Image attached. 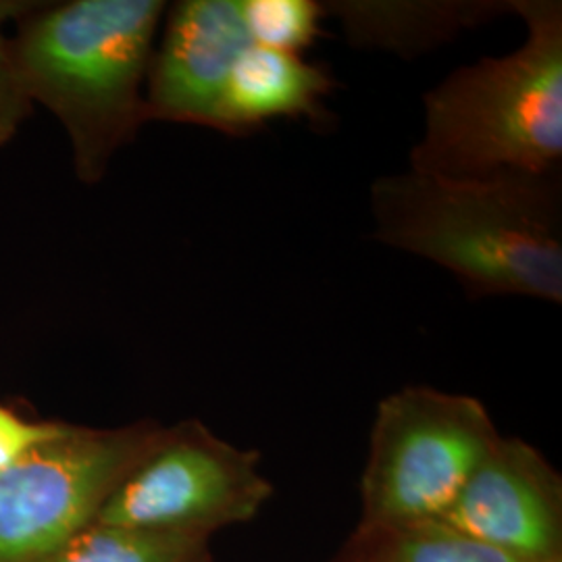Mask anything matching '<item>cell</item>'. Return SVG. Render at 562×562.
<instances>
[{
  "instance_id": "obj_1",
  "label": "cell",
  "mask_w": 562,
  "mask_h": 562,
  "mask_svg": "<svg viewBox=\"0 0 562 562\" xmlns=\"http://www.w3.org/2000/svg\"><path fill=\"white\" fill-rule=\"evenodd\" d=\"M369 204L375 240L442 267L469 299L562 304L561 176L406 169L375 178Z\"/></svg>"
},
{
  "instance_id": "obj_2",
  "label": "cell",
  "mask_w": 562,
  "mask_h": 562,
  "mask_svg": "<svg viewBox=\"0 0 562 562\" xmlns=\"http://www.w3.org/2000/svg\"><path fill=\"white\" fill-rule=\"evenodd\" d=\"M165 13L162 0H69L30 7L9 38L27 101L60 121L83 183H99L148 121L144 92Z\"/></svg>"
},
{
  "instance_id": "obj_3",
  "label": "cell",
  "mask_w": 562,
  "mask_h": 562,
  "mask_svg": "<svg viewBox=\"0 0 562 562\" xmlns=\"http://www.w3.org/2000/svg\"><path fill=\"white\" fill-rule=\"evenodd\" d=\"M521 46L462 65L423 94L413 171L442 178L561 176L562 2L510 0Z\"/></svg>"
},
{
  "instance_id": "obj_4",
  "label": "cell",
  "mask_w": 562,
  "mask_h": 562,
  "mask_svg": "<svg viewBox=\"0 0 562 562\" xmlns=\"http://www.w3.org/2000/svg\"><path fill=\"white\" fill-rule=\"evenodd\" d=\"M501 440L482 402L408 385L385 396L362 473L364 521L383 536L438 521Z\"/></svg>"
},
{
  "instance_id": "obj_5",
  "label": "cell",
  "mask_w": 562,
  "mask_h": 562,
  "mask_svg": "<svg viewBox=\"0 0 562 562\" xmlns=\"http://www.w3.org/2000/svg\"><path fill=\"white\" fill-rule=\"evenodd\" d=\"M167 427L65 425L55 440L0 473V562H44L88 525Z\"/></svg>"
},
{
  "instance_id": "obj_6",
  "label": "cell",
  "mask_w": 562,
  "mask_h": 562,
  "mask_svg": "<svg viewBox=\"0 0 562 562\" xmlns=\"http://www.w3.org/2000/svg\"><path fill=\"white\" fill-rule=\"evenodd\" d=\"M271 494L259 452L225 442L202 423H180L117 483L97 522L209 538L250 521Z\"/></svg>"
},
{
  "instance_id": "obj_7",
  "label": "cell",
  "mask_w": 562,
  "mask_h": 562,
  "mask_svg": "<svg viewBox=\"0 0 562 562\" xmlns=\"http://www.w3.org/2000/svg\"><path fill=\"white\" fill-rule=\"evenodd\" d=\"M559 473L522 440L501 438L438 519L522 562L561 557Z\"/></svg>"
},
{
  "instance_id": "obj_8",
  "label": "cell",
  "mask_w": 562,
  "mask_h": 562,
  "mask_svg": "<svg viewBox=\"0 0 562 562\" xmlns=\"http://www.w3.org/2000/svg\"><path fill=\"white\" fill-rule=\"evenodd\" d=\"M165 15L146 78L148 121L217 130L225 83L250 46L240 0H181Z\"/></svg>"
},
{
  "instance_id": "obj_9",
  "label": "cell",
  "mask_w": 562,
  "mask_h": 562,
  "mask_svg": "<svg viewBox=\"0 0 562 562\" xmlns=\"http://www.w3.org/2000/svg\"><path fill=\"white\" fill-rule=\"evenodd\" d=\"M336 80L301 55L250 44L223 90L217 132L240 136L267 121L317 117Z\"/></svg>"
},
{
  "instance_id": "obj_10",
  "label": "cell",
  "mask_w": 562,
  "mask_h": 562,
  "mask_svg": "<svg viewBox=\"0 0 562 562\" xmlns=\"http://www.w3.org/2000/svg\"><path fill=\"white\" fill-rule=\"evenodd\" d=\"M323 13L340 20L352 46L394 50L415 57L462 30L513 13L510 2H322Z\"/></svg>"
},
{
  "instance_id": "obj_11",
  "label": "cell",
  "mask_w": 562,
  "mask_h": 562,
  "mask_svg": "<svg viewBox=\"0 0 562 562\" xmlns=\"http://www.w3.org/2000/svg\"><path fill=\"white\" fill-rule=\"evenodd\" d=\"M44 562H213L206 536L92 522Z\"/></svg>"
},
{
  "instance_id": "obj_12",
  "label": "cell",
  "mask_w": 562,
  "mask_h": 562,
  "mask_svg": "<svg viewBox=\"0 0 562 562\" xmlns=\"http://www.w3.org/2000/svg\"><path fill=\"white\" fill-rule=\"evenodd\" d=\"M250 44L301 55L322 36V2L315 0H240Z\"/></svg>"
},
{
  "instance_id": "obj_13",
  "label": "cell",
  "mask_w": 562,
  "mask_h": 562,
  "mask_svg": "<svg viewBox=\"0 0 562 562\" xmlns=\"http://www.w3.org/2000/svg\"><path fill=\"white\" fill-rule=\"evenodd\" d=\"M385 538L382 559L375 562H522L440 522H423Z\"/></svg>"
},
{
  "instance_id": "obj_14",
  "label": "cell",
  "mask_w": 562,
  "mask_h": 562,
  "mask_svg": "<svg viewBox=\"0 0 562 562\" xmlns=\"http://www.w3.org/2000/svg\"><path fill=\"white\" fill-rule=\"evenodd\" d=\"M21 2H0V148L13 140L23 121L32 113L20 76L11 55V42L4 34V23L21 18L27 9Z\"/></svg>"
},
{
  "instance_id": "obj_15",
  "label": "cell",
  "mask_w": 562,
  "mask_h": 562,
  "mask_svg": "<svg viewBox=\"0 0 562 562\" xmlns=\"http://www.w3.org/2000/svg\"><path fill=\"white\" fill-rule=\"evenodd\" d=\"M63 429V423L27 422L0 404V473L18 464L42 443L55 440Z\"/></svg>"
},
{
  "instance_id": "obj_16",
  "label": "cell",
  "mask_w": 562,
  "mask_h": 562,
  "mask_svg": "<svg viewBox=\"0 0 562 562\" xmlns=\"http://www.w3.org/2000/svg\"><path fill=\"white\" fill-rule=\"evenodd\" d=\"M548 562H562V561H561V557H557V559H552V561H548Z\"/></svg>"
}]
</instances>
